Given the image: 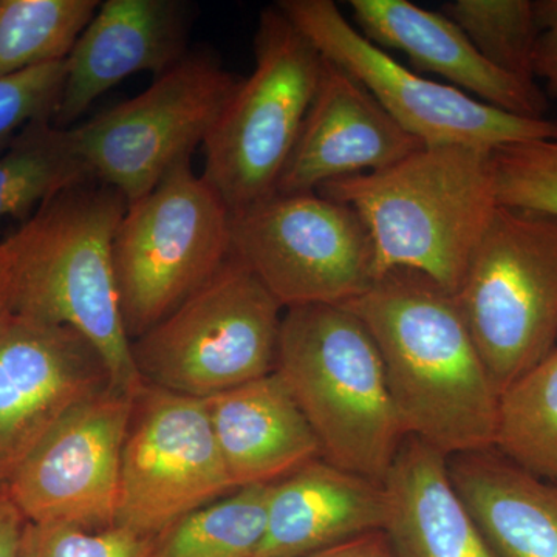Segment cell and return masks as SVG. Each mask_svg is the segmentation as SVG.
<instances>
[{
    "label": "cell",
    "mask_w": 557,
    "mask_h": 557,
    "mask_svg": "<svg viewBox=\"0 0 557 557\" xmlns=\"http://www.w3.org/2000/svg\"><path fill=\"white\" fill-rule=\"evenodd\" d=\"M344 306L379 347L408 437L446 457L496 446L500 394L453 293L395 270Z\"/></svg>",
    "instance_id": "obj_1"
},
{
    "label": "cell",
    "mask_w": 557,
    "mask_h": 557,
    "mask_svg": "<svg viewBox=\"0 0 557 557\" xmlns=\"http://www.w3.org/2000/svg\"><path fill=\"white\" fill-rule=\"evenodd\" d=\"M284 307L231 252L203 287L131 341L143 383L207 399L276 372Z\"/></svg>",
    "instance_id": "obj_6"
},
{
    "label": "cell",
    "mask_w": 557,
    "mask_h": 557,
    "mask_svg": "<svg viewBox=\"0 0 557 557\" xmlns=\"http://www.w3.org/2000/svg\"><path fill=\"white\" fill-rule=\"evenodd\" d=\"M276 372L313 429L321 457L384 483L408 434L364 322L346 306L285 309Z\"/></svg>",
    "instance_id": "obj_4"
},
{
    "label": "cell",
    "mask_w": 557,
    "mask_h": 557,
    "mask_svg": "<svg viewBox=\"0 0 557 557\" xmlns=\"http://www.w3.org/2000/svg\"><path fill=\"white\" fill-rule=\"evenodd\" d=\"M355 27L380 49L401 51L418 73L442 76L450 86L504 112L545 119L547 98L491 65L471 40L440 11L409 0H350Z\"/></svg>",
    "instance_id": "obj_17"
},
{
    "label": "cell",
    "mask_w": 557,
    "mask_h": 557,
    "mask_svg": "<svg viewBox=\"0 0 557 557\" xmlns=\"http://www.w3.org/2000/svg\"><path fill=\"white\" fill-rule=\"evenodd\" d=\"M500 207L557 219V139L511 143L491 150Z\"/></svg>",
    "instance_id": "obj_27"
},
{
    "label": "cell",
    "mask_w": 557,
    "mask_h": 557,
    "mask_svg": "<svg viewBox=\"0 0 557 557\" xmlns=\"http://www.w3.org/2000/svg\"><path fill=\"white\" fill-rule=\"evenodd\" d=\"M193 7L182 0H108L76 40L57 115L58 127L78 120L127 76H157L188 53Z\"/></svg>",
    "instance_id": "obj_16"
},
{
    "label": "cell",
    "mask_w": 557,
    "mask_h": 557,
    "mask_svg": "<svg viewBox=\"0 0 557 557\" xmlns=\"http://www.w3.org/2000/svg\"><path fill=\"white\" fill-rule=\"evenodd\" d=\"M255 61L203 143L201 177L231 212L276 194L325 65L276 3L260 13Z\"/></svg>",
    "instance_id": "obj_5"
},
{
    "label": "cell",
    "mask_w": 557,
    "mask_h": 557,
    "mask_svg": "<svg viewBox=\"0 0 557 557\" xmlns=\"http://www.w3.org/2000/svg\"><path fill=\"white\" fill-rule=\"evenodd\" d=\"M276 5L325 61L354 76L424 146L493 150L511 143L557 139L555 121L504 112L399 64L370 42L332 0H281Z\"/></svg>",
    "instance_id": "obj_11"
},
{
    "label": "cell",
    "mask_w": 557,
    "mask_h": 557,
    "mask_svg": "<svg viewBox=\"0 0 557 557\" xmlns=\"http://www.w3.org/2000/svg\"><path fill=\"white\" fill-rule=\"evenodd\" d=\"M120 309L131 341L156 327L218 273L231 255V211L180 161L127 207L113 237Z\"/></svg>",
    "instance_id": "obj_8"
},
{
    "label": "cell",
    "mask_w": 557,
    "mask_h": 557,
    "mask_svg": "<svg viewBox=\"0 0 557 557\" xmlns=\"http://www.w3.org/2000/svg\"><path fill=\"white\" fill-rule=\"evenodd\" d=\"M302 557H399L386 531H372Z\"/></svg>",
    "instance_id": "obj_32"
},
{
    "label": "cell",
    "mask_w": 557,
    "mask_h": 557,
    "mask_svg": "<svg viewBox=\"0 0 557 557\" xmlns=\"http://www.w3.org/2000/svg\"><path fill=\"white\" fill-rule=\"evenodd\" d=\"M97 0H0V76L67 60Z\"/></svg>",
    "instance_id": "obj_25"
},
{
    "label": "cell",
    "mask_w": 557,
    "mask_h": 557,
    "mask_svg": "<svg viewBox=\"0 0 557 557\" xmlns=\"http://www.w3.org/2000/svg\"><path fill=\"white\" fill-rule=\"evenodd\" d=\"M156 542V536L123 525L86 530L69 523L28 522L22 557H150Z\"/></svg>",
    "instance_id": "obj_28"
},
{
    "label": "cell",
    "mask_w": 557,
    "mask_h": 557,
    "mask_svg": "<svg viewBox=\"0 0 557 557\" xmlns=\"http://www.w3.org/2000/svg\"><path fill=\"white\" fill-rule=\"evenodd\" d=\"M231 252L285 309L344 306L375 282V249L357 211L318 193L273 194L231 212Z\"/></svg>",
    "instance_id": "obj_10"
},
{
    "label": "cell",
    "mask_w": 557,
    "mask_h": 557,
    "mask_svg": "<svg viewBox=\"0 0 557 557\" xmlns=\"http://www.w3.org/2000/svg\"><path fill=\"white\" fill-rule=\"evenodd\" d=\"M454 296L502 395L557 347V219L498 207Z\"/></svg>",
    "instance_id": "obj_7"
},
{
    "label": "cell",
    "mask_w": 557,
    "mask_h": 557,
    "mask_svg": "<svg viewBox=\"0 0 557 557\" xmlns=\"http://www.w3.org/2000/svg\"><path fill=\"white\" fill-rule=\"evenodd\" d=\"M423 146L354 76L325 61L276 194L317 193L335 180L386 170Z\"/></svg>",
    "instance_id": "obj_15"
},
{
    "label": "cell",
    "mask_w": 557,
    "mask_h": 557,
    "mask_svg": "<svg viewBox=\"0 0 557 557\" xmlns=\"http://www.w3.org/2000/svg\"><path fill=\"white\" fill-rule=\"evenodd\" d=\"M450 482L494 557H557V486L497 449L448 457Z\"/></svg>",
    "instance_id": "obj_20"
},
{
    "label": "cell",
    "mask_w": 557,
    "mask_h": 557,
    "mask_svg": "<svg viewBox=\"0 0 557 557\" xmlns=\"http://www.w3.org/2000/svg\"><path fill=\"white\" fill-rule=\"evenodd\" d=\"M234 490L207 401L143 383L121 457L116 525L159 537Z\"/></svg>",
    "instance_id": "obj_12"
},
{
    "label": "cell",
    "mask_w": 557,
    "mask_h": 557,
    "mask_svg": "<svg viewBox=\"0 0 557 557\" xmlns=\"http://www.w3.org/2000/svg\"><path fill=\"white\" fill-rule=\"evenodd\" d=\"M138 391L110 386L65 413L5 487L28 522L116 525L121 457Z\"/></svg>",
    "instance_id": "obj_13"
},
{
    "label": "cell",
    "mask_w": 557,
    "mask_h": 557,
    "mask_svg": "<svg viewBox=\"0 0 557 557\" xmlns=\"http://www.w3.org/2000/svg\"><path fill=\"white\" fill-rule=\"evenodd\" d=\"M127 207L123 194L98 180L46 201L0 242V296L10 317L86 336L108 362L113 386L138 391L112 252Z\"/></svg>",
    "instance_id": "obj_2"
},
{
    "label": "cell",
    "mask_w": 557,
    "mask_h": 557,
    "mask_svg": "<svg viewBox=\"0 0 557 557\" xmlns=\"http://www.w3.org/2000/svg\"><path fill=\"white\" fill-rule=\"evenodd\" d=\"M28 519L14 504L5 486H0V557H22Z\"/></svg>",
    "instance_id": "obj_31"
},
{
    "label": "cell",
    "mask_w": 557,
    "mask_h": 557,
    "mask_svg": "<svg viewBox=\"0 0 557 557\" xmlns=\"http://www.w3.org/2000/svg\"><path fill=\"white\" fill-rule=\"evenodd\" d=\"M348 205L368 226L375 281L413 270L456 293L500 207L491 150L423 146L386 170L335 180L317 190Z\"/></svg>",
    "instance_id": "obj_3"
},
{
    "label": "cell",
    "mask_w": 557,
    "mask_h": 557,
    "mask_svg": "<svg viewBox=\"0 0 557 557\" xmlns=\"http://www.w3.org/2000/svg\"><path fill=\"white\" fill-rule=\"evenodd\" d=\"M110 386L108 362L76 330L7 318L0 325V486L65 413Z\"/></svg>",
    "instance_id": "obj_14"
},
{
    "label": "cell",
    "mask_w": 557,
    "mask_h": 557,
    "mask_svg": "<svg viewBox=\"0 0 557 557\" xmlns=\"http://www.w3.org/2000/svg\"><path fill=\"white\" fill-rule=\"evenodd\" d=\"M67 75V60L0 76V143L39 120L54 119Z\"/></svg>",
    "instance_id": "obj_29"
},
{
    "label": "cell",
    "mask_w": 557,
    "mask_h": 557,
    "mask_svg": "<svg viewBox=\"0 0 557 557\" xmlns=\"http://www.w3.org/2000/svg\"><path fill=\"white\" fill-rule=\"evenodd\" d=\"M537 20L541 25L534 73L545 79L549 94L557 98V0L536 2Z\"/></svg>",
    "instance_id": "obj_30"
},
{
    "label": "cell",
    "mask_w": 557,
    "mask_h": 557,
    "mask_svg": "<svg viewBox=\"0 0 557 557\" xmlns=\"http://www.w3.org/2000/svg\"><path fill=\"white\" fill-rule=\"evenodd\" d=\"M239 83L208 50L188 51L138 97L72 129L81 156L98 182L135 203L190 160Z\"/></svg>",
    "instance_id": "obj_9"
},
{
    "label": "cell",
    "mask_w": 557,
    "mask_h": 557,
    "mask_svg": "<svg viewBox=\"0 0 557 557\" xmlns=\"http://www.w3.org/2000/svg\"><path fill=\"white\" fill-rule=\"evenodd\" d=\"M269 485L237 487L177 520L150 557H256L265 531Z\"/></svg>",
    "instance_id": "obj_24"
},
{
    "label": "cell",
    "mask_w": 557,
    "mask_h": 557,
    "mask_svg": "<svg viewBox=\"0 0 557 557\" xmlns=\"http://www.w3.org/2000/svg\"><path fill=\"white\" fill-rule=\"evenodd\" d=\"M494 449L557 486V347L500 395Z\"/></svg>",
    "instance_id": "obj_23"
},
{
    "label": "cell",
    "mask_w": 557,
    "mask_h": 557,
    "mask_svg": "<svg viewBox=\"0 0 557 557\" xmlns=\"http://www.w3.org/2000/svg\"><path fill=\"white\" fill-rule=\"evenodd\" d=\"M440 13L460 28L491 65L528 86L541 35L536 2L531 0H450Z\"/></svg>",
    "instance_id": "obj_26"
},
{
    "label": "cell",
    "mask_w": 557,
    "mask_h": 557,
    "mask_svg": "<svg viewBox=\"0 0 557 557\" xmlns=\"http://www.w3.org/2000/svg\"><path fill=\"white\" fill-rule=\"evenodd\" d=\"M205 401L236 490L270 485L321 457L313 429L277 372Z\"/></svg>",
    "instance_id": "obj_19"
},
{
    "label": "cell",
    "mask_w": 557,
    "mask_h": 557,
    "mask_svg": "<svg viewBox=\"0 0 557 557\" xmlns=\"http://www.w3.org/2000/svg\"><path fill=\"white\" fill-rule=\"evenodd\" d=\"M384 486V531L399 557H494L437 449L406 437Z\"/></svg>",
    "instance_id": "obj_21"
},
{
    "label": "cell",
    "mask_w": 557,
    "mask_h": 557,
    "mask_svg": "<svg viewBox=\"0 0 557 557\" xmlns=\"http://www.w3.org/2000/svg\"><path fill=\"white\" fill-rule=\"evenodd\" d=\"M384 483L319 457L270 483L265 531L256 557H302L348 539L384 531Z\"/></svg>",
    "instance_id": "obj_18"
},
{
    "label": "cell",
    "mask_w": 557,
    "mask_h": 557,
    "mask_svg": "<svg viewBox=\"0 0 557 557\" xmlns=\"http://www.w3.org/2000/svg\"><path fill=\"white\" fill-rule=\"evenodd\" d=\"M97 180L72 129L50 120L28 124L0 157V219H25L62 190Z\"/></svg>",
    "instance_id": "obj_22"
},
{
    "label": "cell",
    "mask_w": 557,
    "mask_h": 557,
    "mask_svg": "<svg viewBox=\"0 0 557 557\" xmlns=\"http://www.w3.org/2000/svg\"><path fill=\"white\" fill-rule=\"evenodd\" d=\"M9 311L5 309V304H3L2 296H0V325L3 324V321H5L7 318H9Z\"/></svg>",
    "instance_id": "obj_33"
}]
</instances>
